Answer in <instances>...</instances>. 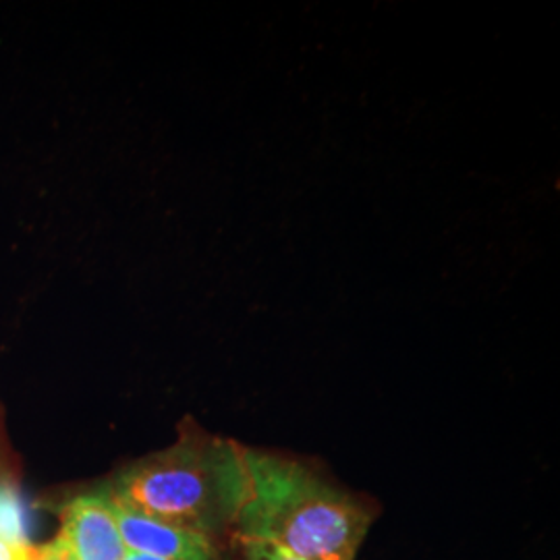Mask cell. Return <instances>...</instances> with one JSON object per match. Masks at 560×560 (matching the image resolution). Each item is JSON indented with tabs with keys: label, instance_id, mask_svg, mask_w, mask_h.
<instances>
[{
	"label": "cell",
	"instance_id": "obj_1",
	"mask_svg": "<svg viewBox=\"0 0 560 560\" xmlns=\"http://www.w3.org/2000/svg\"><path fill=\"white\" fill-rule=\"evenodd\" d=\"M252 497L237 540L270 541L305 560H358L381 504L305 460L245 448Z\"/></svg>",
	"mask_w": 560,
	"mask_h": 560
},
{
	"label": "cell",
	"instance_id": "obj_2",
	"mask_svg": "<svg viewBox=\"0 0 560 560\" xmlns=\"http://www.w3.org/2000/svg\"><path fill=\"white\" fill-rule=\"evenodd\" d=\"M102 483L133 511L237 550V521L252 497L245 446L237 442L185 423L173 446L125 465Z\"/></svg>",
	"mask_w": 560,
	"mask_h": 560
},
{
	"label": "cell",
	"instance_id": "obj_3",
	"mask_svg": "<svg viewBox=\"0 0 560 560\" xmlns=\"http://www.w3.org/2000/svg\"><path fill=\"white\" fill-rule=\"evenodd\" d=\"M59 529L55 538L75 560H125L127 546L120 536L115 504L98 483L65 497L55 506Z\"/></svg>",
	"mask_w": 560,
	"mask_h": 560
},
{
	"label": "cell",
	"instance_id": "obj_4",
	"mask_svg": "<svg viewBox=\"0 0 560 560\" xmlns=\"http://www.w3.org/2000/svg\"><path fill=\"white\" fill-rule=\"evenodd\" d=\"M113 504L120 536L131 552L164 560H240L237 550L221 546L219 541L210 540L194 529L143 515L115 499Z\"/></svg>",
	"mask_w": 560,
	"mask_h": 560
},
{
	"label": "cell",
	"instance_id": "obj_5",
	"mask_svg": "<svg viewBox=\"0 0 560 560\" xmlns=\"http://www.w3.org/2000/svg\"><path fill=\"white\" fill-rule=\"evenodd\" d=\"M30 541L20 460L9 444L0 416V560H13Z\"/></svg>",
	"mask_w": 560,
	"mask_h": 560
},
{
	"label": "cell",
	"instance_id": "obj_6",
	"mask_svg": "<svg viewBox=\"0 0 560 560\" xmlns=\"http://www.w3.org/2000/svg\"><path fill=\"white\" fill-rule=\"evenodd\" d=\"M237 559L240 560H305L282 550L270 541L237 540Z\"/></svg>",
	"mask_w": 560,
	"mask_h": 560
},
{
	"label": "cell",
	"instance_id": "obj_7",
	"mask_svg": "<svg viewBox=\"0 0 560 560\" xmlns=\"http://www.w3.org/2000/svg\"><path fill=\"white\" fill-rule=\"evenodd\" d=\"M13 560H75L71 552L60 544L59 538L46 541H30L25 548L13 557Z\"/></svg>",
	"mask_w": 560,
	"mask_h": 560
},
{
	"label": "cell",
	"instance_id": "obj_8",
	"mask_svg": "<svg viewBox=\"0 0 560 560\" xmlns=\"http://www.w3.org/2000/svg\"><path fill=\"white\" fill-rule=\"evenodd\" d=\"M125 560H164L159 559V557H150V555H141V552H127V557H125Z\"/></svg>",
	"mask_w": 560,
	"mask_h": 560
}]
</instances>
